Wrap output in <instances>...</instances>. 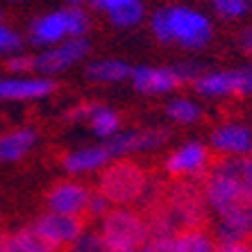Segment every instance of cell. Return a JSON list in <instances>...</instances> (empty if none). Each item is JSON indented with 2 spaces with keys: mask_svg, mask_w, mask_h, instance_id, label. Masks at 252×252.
Returning <instances> with one entry per match:
<instances>
[{
  "mask_svg": "<svg viewBox=\"0 0 252 252\" xmlns=\"http://www.w3.org/2000/svg\"><path fill=\"white\" fill-rule=\"evenodd\" d=\"M107 252H129V250H109V248H107Z\"/></svg>",
  "mask_w": 252,
  "mask_h": 252,
  "instance_id": "obj_34",
  "label": "cell"
},
{
  "mask_svg": "<svg viewBox=\"0 0 252 252\" xmlns=\"http://www.w3.org/2000/svg\"><path fill=\"white\" fill-rule=\"evenodd\" d=\"M39 143V129L23 125L7 132H0V164H18L23 161Z\"/></svg>",
  "mask_w": 252,
  "mask_h": 252,
  "instance_id": "obj_16",
  "label": "cell"
},
{
  "mask_svg": "<svg viewBox=\"0 0 252 252\" xmlns=\"http://www.w3.org/2000/svg\"><path fill=\"white\" fill-rule=\"evenodd\" d=\"M209 148L225 157H246L252 153V129L241 123L218 125L209 136Z\"/></svg>",
  "mask_w": 252,
  "mask_h": 252,
  "instance_id": "obj_15",
  "label": "cell"
},
{
  "mask_svg": "<svg viewBox=\"0 0 252 252\" xmlns=\"http://www.w3.org/2000/svg\"><path fill=\"white\" fill-rule=\"evenodd\" d=\"M89 2H91V7H95L98 12L112 14L114 9H118V7L127 5V2H132V0H89Z\"/></svg>",
  "mask_w": 252,
  "mask_h": 252,
  "instance_id": "obj_31",
  "label": "cell"
},
{
  "mask_svg": "<svg viewBox=\"0 0 252 252\" xmlns=\"http://www.w3.org/2000/svg\"><path fill=\"white\" fill-rule=\"evenodd\" d=\"M89 0H66V7H84Z\"/></svg>",
  "mask_w": 252,
  "mask_h": 252,
  "instance_id": "obj_33",
  "label": "cell"
},
{
  "mask_svg": "<svg viewBox=\"0 0 252 252\" xmlns=\"http://www.w3.org/2000/svg\"><path fill=\"white\" fill-rule=\"evenodd\" d=\"M200 182L207 205L218 216L214 239L252 243V187L218 170H209Z\"/></svg>",
  "mask_w": 252,
  "mask_h": 252,
  "instance_id": "obj_1",
  "label": "cell"
},
{
  "mask_svg": "<svg viewBox=\"0 0 252 252\" xmlns=\"http://www.w3.org/2000/svg\"><path fill=\"white\" fill-rule=\"evenodd\" d=\"M107 18H109V23L121 30L134 28V25H139L141 21L146 18V5H143L141 0H132L127 5L114 9L112 14H107Z\"/></svg>",
  "mask_w": 252,
  "mask_h": 252,
  "instance_id": "obj_21",
  "label": "cell"
},
{
  "mask_svg": "<svg viewBox=\"0 0 252 252\" xmlns=\"http://www.w3.org/2000/svg\"><path fill=\"white\" fill-rule=\"evenodd\" d=\"M0 23H2V9H0Z\"/></svg>",
  "mask_w": 252,
  "mask_h": 252,
  "instance_id": "obj_35",
  "label": "cell"
},
{
  "mask_svg": "<svg viewBox=\"0 0 252 252\" xmlns=\"http://www.w3.org/2000/svg\"><path fill=\"white\" fill-rule=\"evenodd\" d=\"M211 150L209 146L200 143V141H189L184 146L175 148L173 153L166 157L164 168L173 180H202L211 170L214 161L211 159ZM218 157V153H216Z\"/></svg>",
  "mask_w": 252,
  "mask_h": 252,
  "instance_id": "obj_5",
  "label": "cell"
},
{
  "mask_svg": "<svg viewBox=\"0 0 252 252\" xmlns=\"http://www.w3.org/2000/svg\"><path fill=\"white\" fill-rule=\"evenodd\" d=\"M114 161V157L109 155L105 143H94V146H82L73 148L68 153H64L62 157V168L64 173L73 177L80 175H91V173H100L102 168Z\"/></svg>",
  "mask_w": 252,
  "mask_h": 252,
  "instance_id": "obj_14",
  "label": "cell"
},
{
  "mask_svg": "<svg viewBox=\"0 0 252 252\" xmlns=\"http://www.w3.org/2000/svg\"><path fill=\"white\" fill-rule=\"evenodd\" d=\"M32 227H34L48 243H53L57 250L70 248L82 236L84 229H87L84 227V218L53 214V211H43L39 218H34Z\"/></svg>",
  "mask_w": 252,
  "mask_h": 252,
  "instance_id": "obj_11",
  "label": "cell"
},
{
  "mask_svg": "<svg viewBox=\"0 0 252 252\" xmlns=\"http://www.w3.org/2000/svg\"><path fill=\"white\" fill-rule=\"evenodd\" d=\"M5 70L9 75H28L34 73V55L32 53H18L5 59Z\"/></svg>",
  "mask_w": 252,
  "mask_h": 252,
  "instance_id": "obj_27",
  "label": "cell"
},
{
  "mask_svg": "<svg viewBox=\"0 0 252 252\" xmlns=\"http://www.w3.org/2000/svg\"><path fill=\"white\" fill-rule=\"evenodd\" d=\"M166 116H168L173 123L191 125L202 118V109H200L195 102H191V100L177 98V100H170L168 105H166Z\"/></svg>",
  "mask_w": 252,
  "mask_h": 252,
  "instance_id": "obj_23",
  "label": "cell"
},
{
  "mask_svg": "<svg viewBox=\"0 0 252 252\" xmlns=\"http://www.w3.org/2000/svg\"><path fill=\"white\" fill-rule=\"evenodd\" d=\"M25 53V36L16 28L7 23H0V57L7 59L12 55Z\"/></svg>",
  "mask_w": 252,
  "mask_h": 252,
  "instance_id": "obj_24",
  "label": "cell"
},
{
  "mask_svg": "<svg viewBox=\"0 0 252 252\" xmlns=\"http://www.w3.org/2000/svg\"><path fill=\"white\" fill-rule=\"evenodd\" d=\"M129 82L143 95H161L184 87V77L177 66H134Z\"/></svg>",
  "mask_w": 252,
  "mask_h": 252,
  "instance_id": "obj_12",
  "label": "cell"
},
{
  "mask_svg": "<svg viewBox=\"0 0 252 252\" xmlns=\"http://www.w3.org/2000/svg\"><path fill=\"white\" fill-rule=\"evenodd\" d=\"M241 48L252 57V28H248L246 32L241 34Z\"/></svg>",
  "mask_w": 252,
  "mask_h": 252,
  "instance_id": "obj_32",
  "label": "cell"
},
{
  "mask_svg": "<svg viewBox=\"0 0 252 252\" xmlns=\"http://www.w3.org/2000/svg\"><path fill=\"white\" fill-rule=\"evenodd\" d=\"M150 30L159 43H175V46L198 50L211 41V21L198 9L184 5L161 7L150 16Z\"/></svg>",
  "mask_w": 252,
  "mask_h": 252,
  "instance_id": "obj_2",
  "label": "cell"
},
{
  "mask_svg": "<svg viewBox=\"0 0 252 252\" xmlns=\"http://www.w3.org/2000/svg\"><path fill=\"white\" fill-rule=\"evenodd\" d=\"M66 16H68L70 39H84L91 30V18H89L84 7H64Z\"/></svg>",
  "mask_w": 252,
  "mask_h": 252,
  "instance_id": "obj_25",
  "label": "cell"
},
{
  "mask_svg": "<svg viewBox=\"0 0 252 252\" xmlns=\"http://www.w3.org/2000/svg\"><path fill=\"white\" fill-rule=\"evenodd\" d=\"M100 236L109 250L139 252L150 241V227L146 216L132 207H112L98 227Z\"/></svg>",
  "mask_w": 252,
  "mask_h": 252,
  "instance_id": "obj_4",
  "label": "cell"
},
{
  "mask_svg": "<svg viewBox=\"0 0 252 252\" xmlns=\"http://www.w3.org/2000/svg\"><path fill=\"white\" fill-rule=\"evenodd\" d=\"M195 91L202 95H232V98H246L252 95V68L236 70H216V73H202L193 82Z\"/></svg>",
  "mask_w": 252,
  "mask_h": 252,
  "instance_id": "obj_8",
  "label": "cell"
},
{
  "mask_svg": "<svg viewBox=\"0 0 252 252\" xmlns=\"http://www.w3.org/2000/svg\"><path fill=\"white\" fill-rule=\"evenodd\" d=\"M57 91L55 77L46 75H0V102L43 100Z\"/></svg>",
  "mask_w": 252,
  "mask_h": 252,
  "instance_id": "obj_10",
  "label": "cell"
},
{
  "mask_svg": "<svg viewBox=\"0 0 252 252\" xmlns=\"http://www.w3.org/2000/svg\"><path fill=\"white\" fill-rule=\"evenodd\" d=\"M150 184L146 168L132 159H114L107 168L100 170L98 193H102L112 207H129L143 200Z\"/></svg>",
  "mask_w": 252,
  "mask_h": 252,
  "instance_id": "obj_3",
  "label": "cell"
},
{
  "mask_svg": "<svg viewBox=\"0 0 252 252\" xmlns=\"http://www.w3.org/2000/svg\"><path fill=\"white\" fill-rule=\"evenodd\" d=\"M175 252H216V239L207 227L182 229L175 234Z\"/></svg>",
  "mask_w": 252,
  "mask_h": 252,
  "instance_id": "obj_19",
  "label": "cell"
},
{
  "mask_svg": "<svg viewBox=\"0 0 252 252\" xmlns=\"http://www.w3.org/2000/svg\"><path fill=\"white\" fill-rule=\"evenodd\" d=\"M218 16L223 18H239L248 12V0H211Z\"/></svg>",
  "mask_w": 252,
  "mask_h": 252,
  "instance_id": "obj_28",
  "label": "cell"
},
{
  "mask_svg": "<svg viewBox=\"0 0 252 252\" xmlns=\"http://www.w3.org/2000/svg\"><path fill=\"white\" fill-rule=\"evenodd\" d=\"M68 252H107V246L98 229H84L82 236L68 248Z\"/></svg>",
  "mask_w": 252,
  "mask_h": 252,
  "instance_id": "obj_26",
  "label": "cell"
},
{
  "mask_svg": "<svg viewBox=\"0 0 252 252\" xmlns=\"http://www.w3.org/2000/svg\"><path fill=\"white\" fill-rule=\"evenodd\" d=\"M134 66H129L127 62L116 57H105V59H94L84 66V77L95 84H116L129 80Z\"/></svg>",
  "mask_w": 252,
  "mask_h": 252,
  "instance_id": "obj_17",
  "label": "cell"
},
{
  "mask_svg": "<svg viewBox=\"0 0 252 252\" xmlns=\"http://www.w3.org/2000/svg\"><path fill=\"white\" fill-rule=\"evenodd\" d=\"M14 2H23V0H14Z\"/></svg>",
  "mask_w": 252,
  "mask_h": 252,
  "instance_id": "obj_36",
  "label": "cell"
},
{
  "mask_svg": "<svg viewBox=\"0 0 252 252\" xmlns=\"http://www.w3.org/2000/svg\"><path fill=\"white\" fill-rule=\"evenodd\" d=\"M170 139L168 129L161 127H141V129H121L114 139L102 141L114 159H129L132 155L157 150Z\"/></svg>",
  "mask_w": 252,
  "mask_h": 252,
  "instance_id": "obj_7",
  "label": "cell"
},
{
  "mask_svg": "<svg viewBox=\"0 0 252 252\" xmlns=\"http://www.w3.org/2000/svg\"><path fill=\"white\" fill-rule=\"evenodd\" d=\"M216 252H252V243H241V241H216Z\"/></svg>",
  "mask_w": 252,
  "mask_h": 252,
  "instance_id": "obj_30",
  "label": "cell"
},
{
  "mask_svg": "<svg viewBox=\"0 0 252 252\" xmlns=\"http://www.w3.org/2000/svg\"><path fill=\"white\" fill-rule=\"evenodd\" d=\"M109 209H112V202H109V200H107L102 193L94 191V195H91V202H89V209H87V216L102 220V218L109 214Z\"/></svg>",
  "mask_w": 252,
  "mask_h": 252,
  "instance_id": "obj_29",
  "label": "cell"
},
{
  "mask_svg": "<svg viewBox=\"0 0 252 252\" xmlns=\"http://www.w3.org/2000/svg\"><path fill=\"white\" fill-rule=\"evenodd\" d=\"M94 191L77 180H62L53 184L46 193V211L64 214V216L84 218Z\"/></svg>",
  "mask_w": 252,
  "mask_h": 252,
  "instance_id": "obj_9",
  "label": "cell"
},
{
  "mask_svg": "<svg viewBox=\"0 0 252 252\" xmlns=\"http://www.w3.org/2000/svg\"><path fill=\"white\" fill-rule=\"evenodd\" d=\"M14 239H16V246L21 252H59L57 248H55L53 243H48L32 225L14 229Z\"/></svg>",
  "mask_w": 252,
  "mask_h": 252,
  "instance_id": "obj_22",
  "label": "cell"
},
{
  "mask_svg": "<svg viewBox=\"0 0 252 252\" xmlns=\"http://www.w3.org/2000/svg\"><path fill=\"white\" fill-rule=\"evenodd\" d=\"M87 125L91 127V132H94L98 139L109 141L123 129V116H121V112H116V109L109 105L91 102V105H89Z\"/></svg>",
  "mask_w": 252,
  "mask_h": 252,
  "instance_id": "obj_18",
  "label": "cell"
},
{
  "mask_svg": "<svg viewBox=\"0 0 252 252\" xmlns=\"http://www.w3.org/2000/svg\"><path fill=\"white\" fill-rule=\"evenodd\" d=\"M211 170H218L223 175L229 177H239L248 187H252V153L246 157H225V155H218Z\"/></svg>",
  "mask_w": 252,
  "mask_h": 252,
  "instance_id": "obj_20",
  "label": "cell"
},
{
  "mask_svg": "<svg viewBox=\"0 0 252 252\" xmlns=\"http://www.w3.org/2000/svg\"><path fill=\"white\" fill-rule=\"evenodd\" d=\"M89 53H91V41L87 36L84 39H66L53 48L39 50V53H34V75H62L64 70L73 68L82 59H87Z\"/></svg>",
  "mask_w": 252,
  "mask_h": 252,
  "instance_id": "obj_6",
  "label": "cell"
},
{
  "mask_svg": "<svg viewBox=\"0 0 252 252\" xmlns=\"http://www.w3.org/2000/svg\"><path fill=\"white\" fill-rule=\"evenodd\" d=\"M66 39H70V28L64 7L41 14L34 21H30L28 25V41L39 50L53 48L57 43L66 41Z\"/></svg>",
  "mask_w": 252,
  "mask_h": 252,
  "instance_id": "obj_13",
  "label": "cell"
}]
</instances>
